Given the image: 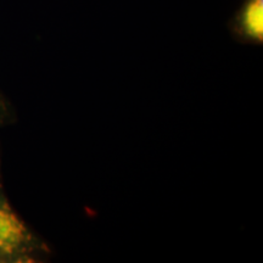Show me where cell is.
Here are the masks:
<instances>
[{
    "instance_id": "7a4b0ae2",
    "label": "cell",
    "mask_w": 263,
    "mask_h": 263,
    "mask_svg": "<svg viewBox=\"0 0 263 263\" xmlns=\"http://www.w3.org/2000/svg\"><path fill=\"white\" fill-rule=\"evenodd\" d=\"M239 31L250 41L262 42L263 0H248L239 15Z\"/></svg>"
},
{
    "instance_id": "6da1fadb",
    "label": "cell",
    "mask_w": 263,
    "mask_h": 263,
    "mask_svg": "<svg viewBox=\"0 0 263 263\" xmlns=\"http://www.w3.org/2000/svg\"><path fill=\"white\" fill-rule=\"evenodd\" d=\"M45 250L0 188V261H17Z\"/></svg>"
}]
</instances>
